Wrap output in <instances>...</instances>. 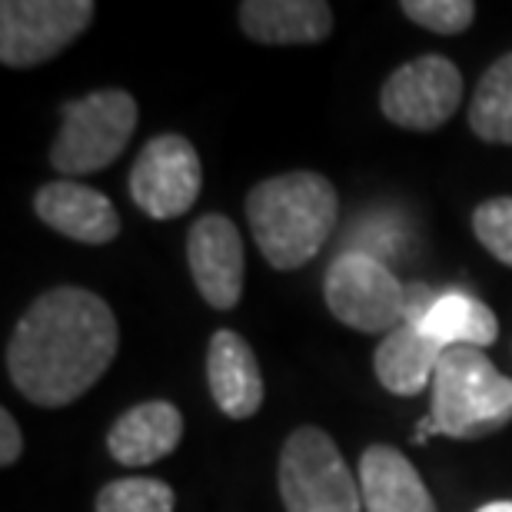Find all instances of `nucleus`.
I'll list each match as a JSON object with an SVG mask.
<instances>
[{
  "instance_id": "nucleus-1",
  "label": "nucleus",
  "mask_w": 512,
  "mask_h": 512,
  "mask_svg": "<svg viewBox=\"0 0 512 512\" xmlns=\"http://www.w3.org/2000/svg\"><path fill=\"white\" fill-rule=\"evenodd\" d=\"M120 326L104 296L84 286H54L27 306L7 343V376L27 403H74L110 370Z\"/></svg>"
},
{
  "instance_id": "nucleus-2",
  "label": "nucleus",
  "mask_w": 512,
  "mask_h": 512,
  "mask_svg": "<svg viewBox=\"0 0 512 512\" xmlns=\"http://www.w3.org/2000/svg\"><path fill=\"white\" fill-rule=\"evenodd\" d=\"M336 200L333 183L323 173L293 170L256 183L247 197L253 240L273 270H300L333 237Z\"/></svg>"
},
{
  "instance_id": "nucleus-3",
  "label": "nucleus",
  "mask_w": 512,
  "mask_h": 512,
  "mask_svg": "<svg viewBox=\"0 0 512 512\" xmlns=\"http://www.w3.org/2000/svg\"><path fill=\"white\" fill-rule=\"evenodd\" d=\"M429 396V419L439 436L486 439L512 423V380L473 346H456L439 356Z\"/></svg>"
},
{
  "instance_id": "nucleus-4",
  "label": "nucleus",
  "mask_w": 512,
  "mask_h": 512,
  "mask_svg": "<svg viewBox=\"0 0 512 512\" xmlns=\"http://www.w3.org/2000/svg\"><path fill=\"white\" fill-rule=\"evenodd\" d=\"M276 486L286 512H360L363 506L353 469L320 426H300L286 436Z\"/></svg>"
},
{
  "instance_id": "nucleus-5",
  "label": "nucleus",
  "mask_w": 512,
  "mask_h": 512,
  "mask_svg": "<svg viewBox=\"0 0 512 512\" xmlns=\"http://www.w3.org/2000/svg\"><path fill=\"white\" fill-rule=\"evenodd\" d=\"M64 120L50 147V163L57 173L80 177V173L107 170L137 130V100L127 90H94L64 104Z\"/></svg>"
},
{
  "instance_id": "nucleus-6",
  "label": "nucleus",
  "mask_w": 512,
  "mask_h": 512,
  "mask_svg": "<svg viewBox=\"0 0 512 512\" xmlns=\"http://www.w3.org/2000/svg\"><path fill=\"white\" fill-rule=\"evenodd\" d=\"M323 296L336 320L356 333L389 336L406 323L409 286L370 253L346 250L336 256L326 270Z\"/></svg>"
},
{
  "instance_id": "nucleus-7",
  "label": "nucleus",
  "mask_w": 512,
  "mask_h": 512,
  "mask_svg": "<svg viewBox=\"0 0 512 512\" xmlns=\"http://www.w3.org/2000/svg\"><path fill=\"white\" fill-rule=\"evenodd\" d=\"M90 0H4L0 4V60L27 70L64 54L94 24Z\"/></svg>"
},
{
  "instance_id": "nucleus-8",
  "label": "nucleus",
  "mask_w": 512,
  "mask_h": 512,
  "mask_svg": "<svg viewBox=\"0 0 512 512\" xmlns=\"http://www.w3.org/2000/svg\"><path fill=\"white\" fill-rule=\"evenodd\" d=\"M463 104V74L449 57L423 54L396 67L380 90V110L389 124L429 133L449 124Z\"/></svg>"
},
{
  "instance_id": "nucleus-9",
  "label": "nucleus",
  "mask_w": 512,
  "mask_h": 512,
  "mask_svg": "<svg viewBox=\"0 0 512 512\" xmlns=\"http://www.w3.org/2000/svg\"><path fill=\"white\" fill-rule=\"evenodd\" d=\"M203 190L197 147L180 133H160L147 140L130 170V197L153 220L183 217Z\"/></svg>"
},
{
  "instance_id": "nucleus-10",
  "label": "nucleus",
  "mask_w": 512,
  "mask_h": 512,
  "mask_svg": "<svg viewBox=\"0 0 512 512\" xmlns=\"http://www.w3.org/2000/svg\"><path fill=\"white\" fill-rule=\"evenodd\" d=\"M187 263L197 293L213 310H233L243 296V237L233 220L220 213H207L190 227L187 237Z\"/></svg>"
},
{
  "instance_id": "nucleus-11",
  "label": "nucleus",
  "mask_w": 512,
  "mask_h": 512,
  "mask_svg": "<svg viewBox=\"0 0 512 512\" xmlns=\"http://www.w3.org/2000/svg\"><path fill=\"white\" fill-rule=\"evenodd\" d=\"M34 213L50 230H57L60 237L90 243V247L117 240V233H120V217H117L114 203L107 200V193L84 187V183L67 180V177L44 183V187L37 190Z\"/></svg>"
},
{
  "instance_id": "nucleus-12",
  "label": "nucleus",
  "mask_w": 512,
  "mask_h": 512,
  "mask_svg": "<svg viewBox=\"0 0 512 512\" xmlns=\"http://www.w3.org/2000/svg\"><path fill=\"white\" fill-rule=\"evenodd\" d=\"M207 383L223 416L250 419L263 406L260 363L237 330H217L207 346Z\"/></svg>"
},
{
  "instance_id": "nucleus-13",
  "label": "nucleus",
  "mask_w": 512,
  "mask_h": 512,
  "mask_svg": "<svg viewBox=\"0 0 512 512\" xmlns=\"http://www.w3.org/2000/svg\"><path fill=\"white\" fill-rule=\"evenodd\" d=\"M183 439V413L167 399L130 406L110 426L107 449L120 466H150L170 456Z\"/></svg>"
},
{
  "instance_id": "nucleus-14",
  "label": "nucleus",
  "mask_w": 512,
  "mask_h": 512,
  "mask_svg": "<svg viewBox=\"0 0 512 512\" xmlns=\"http://www.w3.org/2000/svg\"><path fill=\"white\" fill-rule=\"evenodd\" d=\"M360 493L366 512H436L416 466L396 446L373 443L360 459Z\"/></svg>"
},
{
  "instance_id": "nucleus-15",
  "label": "nucleus",
  "mask_w": 512,
  "mask_h": 512,
  "mask_svg": "<svg viewBox=\"0 0 512 512\" xmlns=\"http://www.w3.org/2000/svg\"><path fill=\"white\" fill-rule=\"evenodd\" d=\"M240 27L256 44H323L333 34V7L323 0H243Z\"/></svg>"
},
{
  "instance_id": "nucleus-16",
  "label": "nucleus",
  "mask_w": 512,
  "mask_h": 512,
  "mask_svg": "<svg viewBox=\"0 0 512 512\" xmlns=\"http://www.w3.org/2000/svg\"><path fill=\"white\" fill-rule=\"evenodd\" d=\"M443 350L419 330V326H399L383 343L376 346L373 370L376 380L393 396H419L423 389L433 386L436 366Z\"/></svg>"
},
{
  "instance_id": "nucleus-17",
  "label": "nucleus",
  "mask_w": 512,
  "mask_h": 512,
  "mask_svg": "<svg viewBox=\"0 0 512 512\" xmlns=\"http://www.w3.org/2000/svg\"><path fill=\"white\" fill-rule=\"evenodd\" d=\"M429 340L439 350H456V346H473V350H486L496 343L499 320L483 300L469 296L463 290H443L436 296L433 310L426 313V320L419 323Z\"/></svg>"
},
{
  "instance_id": "nucleus-18",
  "label": "nucleus",
  "mask_w": 512,
  "mask_h": 512,
  "mask_svg": "<svg viewBox=\"0 0 512 512\" xmlns=\"http://www.w3.org/2000/svg\"><path fill=\"white\" fill-rule=\"evenodd\" d=\"M469 127L479 140L512 147V50L496 60L469 100Z\"/></svg>"
},
{
  "instance_id": "nucleus-19",
  "label": "nucleus",
  "mask_w": 512,
  "mask_h": 512,
  "mask_svg": "<svg viewBox=\"0 0 512 512\" xmlns=\"http://www.w3.org/2000/svg\"><path fill=\"white\" fill-rule=\"evenodd\" d=\"M177 493L153 476H124L97 493L94 512H173Z\"/></svg>"
},
{
  "instance_id": "nucleus-20",
  "label": "nucleus",
  "mask_w": 512,
  "mask_h": 512,
  "mask_svg": "<svg viewBox=\"0 0 512 512\" xmlns=\"http://www.w3.org/2000/svg\"><path fill=\"white\" fill-rule=\"evenodd\" d=\"M399 10L413 20V24L433 30V34H466L476 20L473 0H403Z\"/></svg>"
},
{
  "instance_id": "nucleus-21",
  "label": "nucleus",
  "mask_w": 512,
  "mask_h": 512,
  "mask_svg": "<svg viewBox=\"0 0 512 512\" xmlns=\"http://www.w3.org/2000/svg\"><path fill=\"white\" fill-rule=\"evenodd\" d=\"M473 233L486 253L512 266V197H493L479 203L473 210Z\"/></svg>"
},
{
  "instance_id": "nucleus-22",
  "label": "nucleus",
  "mask_w": 512,
  "mask_h": 512,
  "mask_svg": "<svg viewBox=\"0 0 512 512\" xmlns=\"http://www.w3.org/2000/svg\"><path fill=\"white\" fill-rule=\"evenodd\" d=\"M24 453V436L10 409H0V466H14Z\"/></svg>"
},
{
  "instance_id": "nucleus-23",
  "label": "nucleus",
  "mask_w": 512,
  "mask_h": 512,
  "mask_svg": "<svg viewBox=\"0 0 512 512\" xmlns=\"http://www.w3.org/2000/svg\"><path fill=\"white\" fill-rule=\"evenodd\" d=\"M429 433H436V426H433V419H419V426H416V436H413V443L416 446H423L426 443V439H429Z\"/></svg>"
},
{
  "instance_id": "nucleus-24",
  "label": "nucleus",
  "mask_w": 512,
  "mask_h": 512,
  "mask_svg": "<svg viewBox=\"0 0 512 512\" xmlns=\"http://www.w3.org/2000/svg\"><path fill=\"white\" fill-rule=\"evenodd\" d=\"M476 512H512V499H496V503L479 506Z\"/></svg>"
}]
</instances>
